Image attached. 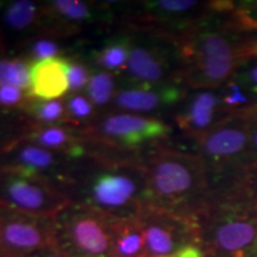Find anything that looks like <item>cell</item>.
Wrapping results in <instances>:
<instances>
[{"label":"cell","mask_w":257,"mask_h":257,"mask_svg":"<svg viewBox=\"0 0 257 257\" xmlns=\"http://www.w3.org/2000/svg\"><path fill=\"white\" fill-rule=\"evenodd\" d=\"M3 23L12 31H34L37 35L44 23V4L32 0L6 3L2 11Z\"/></svg>","instance_id":"obj_19"},{"label":"cell","mask_w":257,"mask_h":257,"mask_svg":"<svg viewBox=\"0 0 257 257\" xmlns=\"http://www.w3.org/2000/svg\"><path fill=\"white\" fill-rule=\"evenodd\" d=\"M115 219L70 202L53 219L56 249L68 257H114Z\"/></svg>","instance_id":"obj_6"},{"label":"cell","mask_w":257,"mask_h":257,"mask_svg":"<svg viewBox=\"0 0 257 257\" xmlns=\"http://www.w3.org/2000/svg\"><path fill=\"white\" fill-rule=\"evenodd\" d=\"M115 74L96 68L91 74V79L86 87L85 94L88 96L96 108L111 105L117 93V78Z\"/></svg>","instance_id":"obj_23"},{"label":"cell","mask_w":257,"mask_h":257,"mask_svg":"<svg viewBox=\"0 0 257 257\" xmlns=\"http://www.w3.org/2000/svg\"><path fill=\"white\" fill-rule=\"evenodd\" d=\"M76 161L18 137L0 150V172L53 182L67 191Z\"/></svg>","instance_id":"obj_12"},{"label":"cell","mask_w":257,"mask_h":257,"mask_svg":"<svg viewBox=\"0 0 257 257\" xmlns=\"http://www.w3.org/2000/svg\"><path fill=\"white\" fill-rule=\"evenodd\" d=\"M72 199L53 182L0 172V205L38 218L54 219Z\"/></svg>","instance_id":"obj_11"},{"label":"cell","mask_w":257,"mask_h":257,"mask_svg":"<svg viewBox=\"0 0 257 257\" xmlns=\"http://www.w3.org/2000/svg\"><path fill=\"white\" fill-rule=\"evenodd\" d=\"M68 57H51L32 62L29 95L38 100H56L69 92Z\"/></svg>","instance_id":"obj_17"},{"label":"cell","mask_w":257,"mask_h":257,"mask_svg":"<svg viewBox=\"0 0 257 257\" xmlns=\"http://www.w3.org/2000/svg\"><path fill=\"white\" fill-rule=\"evenodd\" d=\"M221 8V2L156 0L135 3L124 15L127 30L152 31L172 38L181 36Z\"/></svg>","instance_id":"obj_9"},{"label":"cell","mask_w":257,"mask_h":257,"mask_svg":"<svg viewBox=\"0 0 257 257\" xmlns=\"http://www.w3.org/2000/svg\"><path fill=\"white\" fill-rule=\"evenodd\" d=\"M22 113L32 125H69L64 99L38 100L31 98Z\"/></svg>","instance_id":"obj_21"},{"label":"cell","mask_w":257,"mask_h":257,"mask_svg":"<svg viewBox=\"0 0 257 257\" xmlns=\"http://www.w3.org/2000/svg\"><path fill=\"white\" fill-rule=\"evenodd\" d=\"M130 31L134 41L123 72L125 85H184L181 57L174 38L152 31Z\"/></svg>","instance_id":"obj_8"},{"label":"cell","mask_w":257,"mask_h":257,"mask_svg":"<svg viewBox=\"0 0 257 257\" xmlns=\"http://www.w3.org/2000/svg\"><path fill=\"white\" fill-rule=\"evenodd\" d=\"M29 125L22 112L0 111V150L21 137Z\"/></svg>","instance_id":"obj_27"},{"label":"cell","mask_w":257,"mask_h":257,"mask_svg":"<svg viewBox=\"0 0 257 257\" xmlns=\"http://www.w3.org/2000/svg\"><path fill=\"white\" fill-rule=\"evenodd\" d=\"M147 205L176 213H198L211 198L206 167L197 153L161 143L143 153Z\"/></svg>","instance_id":"obj_3"},{"label":"cell","mask_w":257,"mask_h":257,"mask_svg":"<svg viewBox=\"0 0 257 257\" xmlns=\"http://www.w3.org/2000/svg\"><path fill=\"white\" fill-rule=\"evenodd\" d=\"M195 142L197 154L206 167L211 194L232 191L257 165L245 113L231 115Z\"/></svg>","instance_id":"obj_5"},{"label":"cell","mask_w":257,"mask_h":257,"mask_svg":"<svg viewBox=\"0 0 257 257\" xmlns=\"http://www.w3.org/2000/svg\"><path fill=\"white\" fill-rule=\"evenodd\" d=\"M240 257H257V238L255 239V242L251 244V246H250V248Z\"/></svg>","instance_id":"obj_37"},{"label":"cell","mask_w":257,"mask_h":257,"mask_svg":"<svg viewBox=\"0 0 257 257\" xmlns=\"http://www.w3.org/2000/svg\"><path fill=\"white\" fill-rule=\"evenodd\" d=\"M231 115L224 110L219 91H189L184 101L176 107L174 121L182 134L194 141L223 123Z\"/></svg>","instance_id":"obj_14"},{"label":"cell","mask_w":257,"mask_h":257,"mask_svg":"<svg viewBox=\"0 0 257 257\" xmlns=\"http://www.w3.org/2000/svg\"><path fill=\"white\" fill-rule=\"evenodd\" d=\"M246 113H250V114H252V115H255V117H257V104H256L255 106H253L251 110L246 112Z\"/></svg>","instance_id":"obj_38"},{"label":"cell","mask_w":257,"mask_h":257,"mask_svg":"<svg viewBox=\"0 0 257 257\" xmlns=\"http://www.w3.org/2000/svg\"><path fill=\"white\" fill-rule=\"evenodd\" d=\"M60 41V38L53 36L36 35L25 46V53L23 54V57L30 61V62L51 59V57H62L64 49Z\"/></svg>","instance_id":"obj_26"},{"label":"cell","mask_w":257,"mask_h":257,"mask_svg":"<svg viewBox=\"0 0 257 257\" xmlns=\"http://www.w3.org/2000/svg\"><path fill=\"white\" fill-rule=\"evenodd\" d=\"M188 89L184 85H125L117 89L112 108L114 112L153 115L154 113L176 108L184 101Z\"/></svg>","instance_id":"obj_15"},{"label":"cell","mask_w":257,"mask_h":257,"mask_svg":"<svg viewBox=\"0 0 257 257\" xmlns=\"http://www.w3.org/2000/svg\"><path fill=\"white\" fill-rule=\"evenodd\" d=\"M173 128L159 117L111 112L101 115L82 133L93 148L121 154H142L163 143Z\"/></svg>","instance_id":"obj_7"},{"label":"cell","mask_w":257,"mask_h":257,"mask_svg":"<svg viewBox=\"0 0 257 257\" xmlns=\"http://www.w3.org/2000/svg\"><path fill=\"white\" fill-rule=\"evenodd\" d=\"M146 243V257H167L189 245H200L197 216L146 205L138 214Z\"/></svg>","instance_id":"obj_10"},{"label":"cell","mask_w":257,"mask_h":257,"mask_svg":"<svg viewBox=\"0 0 257 257\" xmlns=\"http://www.w3.org/2000/svg\"><path fill=\"white\" fill-rule=\"evenodd\" d=\"M197 217L206 257H240L257 238V213L237 191L211 194Z\"/></svg>","instance_id":"obj_4"},{"label":"cell","mask_w":257,"mask_h":257,"mask_svg":"<svg viewBox=\"0 0 257 257\" xmlns=\"http://www.w3.org/2000/svg\"><path fill=\"white\" fill-rule=\"evenodd\" d=\"M31 96L29 92L12 86L0 87V111L22 112Z\"/></svg>","instance_id":"obj_29"},{"label":"cell","mask_w":257,"mask_h":257,"mask_svg":"<svg viewBox=\"0 0 257 257\" xmlns=\"http://www.w3.org/2000/svg\"><path fill=\"white\" fill-rule=\"evenodd\" d=\"M21 137L76 162L86 159L93 152V146L83 135L82 128L70 125L30 124Z\"/></svg>","instance_id":"obj_16"},{"label":"cell","mask_w":257,"mask_h":257,"mask_svg":"<svg viewBox=\"0 0 257 257\" xmlns=\"http://www.w3.org/2000/svg\"><path fill=\"white\" fill-rule=\"evenodd\" d=\"M239 38L243 59H257V28L239 25Z\"/></svg>","instance_id":"obj_33"},{"label":"cell","mask_w":257,"mask_h":257,"mask_svg":"<svg viewBox=\"0 0 257 257\" xmlns=\"http://www.w3.org/2000/svg\"><path fill=\"white\" fill-rule=\"evenodd\" d=\"M4 53V46H3V41H2V37H0V55Z\"/></svg>","instance_id":"obj_39"},{"label":"cell","mask_w":257,"mask_h":257,"mask_svg":"<svg viewBox=\"0 0 257 257\" xmlns=\"http://www.w3.org/2000/svg\"><path fill=\"white\" fill-rule=\"evenodd\" d=\"M257 100V59L244 60L232 75Z\"/></svg>","instance_id":"obj_30"},{"label":"cell","mask_w":257,"mask_h":257,"mask_svg":"<svg viewBox=\"0 0 257 257\" xmlns=\"http://www.w3.org/2000/svg\"><path fill=\"white\" fill-rule=\"evenodd\" d=\"M232 16L240 27L257 28V0L232 2Z\"/></svg>","instance_id":"obj_31"},{"label":"cell","mask_w":257,"mask_h":257,"mask_svg":"<svg viewBox=\"0 0 257 257\" xmlns=\"http://www.w3.org/2000/svg\"><path fill=\"white\" fill-rule=\"evenodd\" d=\"M173 257H206V255L200 245H189L174 253Z\"/></svg>","instance_id":"obj_35"},{"label":"cell","mask_w":257,"mask_h":257,"mask_svg":"<svg viewBox=\"0 0 257 257\" xmlns=\"http://www.w3.org/2000/svg\"><path fill=\"white\" fill-rule=\"evenodd\" d=\"M24 257H68L64 253L59 251L56 248H48V249H42L38 250V251H35L30 253V255H27Z\"/></svg>","instance_id":"obj_36"},{"label":"cell","mask_w":257,"mask_h":257,"mask_svg":"<svg viewBox=\"0 0 257 257\" xmlns=\"http://www.w3.org/2000/svg\"><path fill=\"white\" fill-rule=\"evenodd\" d=\"M133 41L134 32L127 29L108 38L100 49L93 54V62L96 68L113 73L115 75L123 73L126 68Z\"/></svg>","instance_id":"obj_18"},{"label":"cell","mask_w":257,"mask_h":257,"mask_svg":"<svg viewBox=\"0 0 257 257\" xmlns=\"http://www.w3.org/2000/svg\"><path fill=\"white\" fill-rule=\"evenodd\" d=\"M174 40L188 91L219 88L244 61L232 2H221L219 11Z\"/></svg>","instance_id":"obj_2"},{"label":"cell","mask_w":257,"mask_h":257,"mask_svg":"<svg viewBox=\"0 0 257 257\" xmlns=\"http://www.w3.org/2000/svg\"><path fill=\"white\" fill-rule=\"evenodd\" d=\"M56 248L53 219L0 205V257H24Z\"/></svg>","instance_id":"obj_13"},{"label":"cell","mask_w":257,"mask_h":257,"mask_svg":"<svg viewBox=\"0 0 257 257\" xmlns=\"http://www.w3.org/2000/svg\"><path fill=\"white\" fill-rule=\"evenodd\" d=\"M31 64L25 57L0 60V87L12 86L29 92L31 85Z\"/></svg>","instance_id":"obj_24"},{"label":"cell","mask_w":257,"mask_h":257,"mask_svg":"<svg viewBox=\"0 0 257 257\" xmlns=\"http://www.w3.org/2000/svg\"><path fill=\"white\" fill-rule=\"evenodd\" d=\"M63 99L67 117L72 126L87 127L99 118L98 108L85 93H68Z\"/></svg>","instance_id":"obj_25"},{"label":"cell","mask_w":257,"mask_h":257,"mask_svg":"<svg viewBox=\"0 0 257 257\" xmlns=\"http://www.w3.org/2000/svg\"><path fill=\"white\" fill-rule=\"evenodd\" d=\"M218 91L224 110L230 115L246 113L257 104V100L251 93L232 76L221 85Z\"/></svg>","instance_id":"obj_22"},{"label":"cell","mask_w":257,"mask_h":257,"mask_svg":"<svg viewBox=\"0 0 257 257\" xmlns=\"http://www.w3.org/2000/svg\"><path fill=\"white\" fill-rule=\"evenodd\" d=\"M232 191L238 192L257 213V165L246 173L239 185L236 186V188H233Z\"/></svg>","instance_id":"obj_32"},{"label":"cell","mask_w":257,"mask_h":257,"mask_svg":"<svg viewBox=\"0 0 257 257\" xmlns=\"http://www.w3.org/2000/svg\"><path fill=\"white\" fill-rule=\"evenodd\" d=\"M69 60V92L82 93L86 91L89 79H91L92 69L87 63L76 57H68Z\"/></svg>","instance_id":"obj_28"},{"label":"cell","mask_w":257,"mask_h":257,"mask_svg":"<svg viewBox=\"0 0 257 257\" xmlns=\"http://www.w3.org/2000/svg\"><path fill=\"white\" fill-rule=\"evenodd\" d=\"M67 193L80 202L117 219L138 217L147 205V175L142 154L94 148L75 163Z\"/></svg>","instance_id":"obj_1"},{"label":"cell","mask_w":257,"mask_h":257,"mask_svg":"<svg viewBox=\"0 0 257 257\" xmlns=\"http://www.w3.org/2000/svg\"><path fill=\"white\" fill-rule=\"evenodd\" d=\"M248 118V131H249V140L250 147H251V152L257 163V117L255 115L245 113Z\"/></svg>","instance_id":"obj_34"},{"label":"cell","mask_w":257,"mask_h":257,"mask_svg":"<svg viewBox=\"0 0 257 257\" xmlns=\"http://www.w3.org/2000/svg\"><path fill=\"white\" fill-rule=\"evenodd\" d=\"M114 257H146L144 232L138 217L115 219Z\"/></svg>","instance_id":"obj_20"}]
</instances>
